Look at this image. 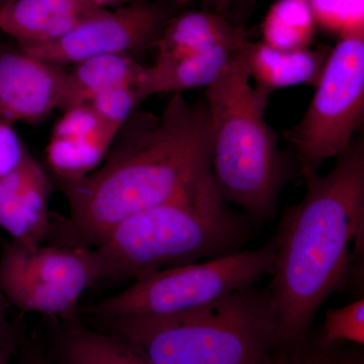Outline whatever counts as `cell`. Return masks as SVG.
Returning a JSON list of instances; mask_svg holds the SVG:
<instances>
[{
    "mask_svg": "<svg viewBox=\"0 0 364 364\" xmlns=\"http://www.w3.org/2000/svg\"><path fill=\"white\" fill-rule=\"evenodd\" d=\"M86 4L90 6H97L98 9H116L119 7L128 6V4H133V2L138 1V0H82Z\"/></svg>",
    "mask_w": 364,
    "mask_h": 364,
    "instance_id": "27",
    "label": "cell"
},
{
    "mask_svg": "<svg viewBox=\"0 0 364 364\" xmlns=\"http://www.w3.org/2000/svg\"><path fill=\"white\" fill-rule=\"evenodd\" d=\"M210 169L207 107L174 93L160 114L134 112L90 176L60 183L69 215L52 223L48 241L97 248L124 219L183 195Z\"/></svg>",
    "mask_w": 364,
    "mask_h": 364,
    "instance_id": "1",
    "label": "cell"
},
{
    "mask_svg": "<svg viewBox=\"0 0 364 364\" xmlns=\"http://www.w3.org/2000/svg\"><path fill=\"white\" fill-rule=\"evenodd\" d=\"M315 20L344 33L363 30V0H309Z\"/></svg>",
    "mask_w": 364,
    "mask_h": 364,
    "instance_id": "23",
    "label": "cell"
},
{
    "mask_svg": "<svg viewBox=\"0 0 364 364\" xmlns=\"http://www.w3.org/2000/svg\"><path fill=\"white\" fill-rule=\"evenodd\" d=\"M162 1L170 2V4H176V6H181V4H186L188 2L193 1V0H162Z\"/></svg>",
    "mask_w": 364,
    "mask_h": 364,
    "instance_id": "29",
    "label": "cell"
},
{
    "mask_svg": "<svg viewBox=\"0 0 364 364\" xmlns=\"http://www.w3.org/2000/svg\"><path fill=\"white\" fill-rule=\"evenodd\" d=\"M315 88L303 117L282 133L296 150L301 173L318 172L326 160L341 154L363 123V30L341 36Z\"/></svg>",
    "mask_w": 364,
    "mask_h": 364,
    "instance_id": "7",
    "label": "cell"
},
{
    "mask_svg": "<svg viewBox=\"0 0 364 364\" xmlns=\"http://www.w3.org/2000/svg\"><path fill=\"white\" fill-rule=\"evenodd\" d=\"M176 4L138 0L83 21L51 44L21 50L54 65H76L104 55L126 54L154 48Z\"/></svg>",
    "mask_w": 364,
    "mask_h": 364,
    "instance_id": "9",
    "label": "cell"
},
{
    "mask_svg": "<svg viewBox=\"0 0 364 364\" xmlns=\"http://www.w3.org/2000/svg\"><path fill=\"white\" fill-rule=\"evenodd\" d=\"M152 364H265L282 344L267 289H241L198 308L95 321Z\"/></svg>",
    "mask_w": 364,
    "mask_h": 364,
    "instance_id": "5",
    "label": "cell"
},
{
    "mask_svg": "<svg viewBox=\"0 0 364 364\" xmlns=\"http://www.w3.org/2000/svg\"><path fill=\"white\" fill-rule=\"evenodd\" d=\"M268 98L254 86L240 51L205 88L213 181L225 203L258 225L274 219L280 193L294 171L265 121Z\"/></svg>",
    "mask_w": 364,
    "mask_h": 364,
    "instance_id": "4",
    "label": "cell"
},
{
    "mask_svg": "<svg viewBox=\"0 0 364 364\" xmlns=\"http://www.w3.org/2000/svg\"><path fill=\"white\" fill-rule=\"evenodd\" d=\"M143 102L136 86L122 85L104 91L87 105L107 126L119 131Z\"/></svg>",
    "mask_w": 364,
    "mask_h": 364,
    "instance_id": "22",
    "label": "cell"
},
{
    "mask_svg": "<svg viewBox=\"0 0 364 364\" xmlns=\"http://www.w3.org/2000/svg\"><path fill=\"white\" fill-rule=\"evenodd\" d=\"M315 21L309 0H279L263 21V42L284 50L309 47Z\"/></svg>",
    "mask_w": 364,
    "mask_h": 364,
    "instance_id": "19",
    "label": "cell"
},
{
    "mask_svg": "<svg viewBox=\"0 0 364 364\" xmlns=\"http://www.w3.org/2000/svg\"><path fill=\"white\" fill-rule=\"evenodd\" d=\"M202 1L205 9H208L205 11L221 14L224 9L231 6L234 0H202Z\"/></svg>",
    "mask_w": 364,
    "mask_h": 364,
    "instance_id": "28",
    "label": "cell"
},
{
    "mask_svg": "<svg viewBox=\"0 0 364 364\" xmlns=\"http://www.w3.org/2000/svg\"><path fill=\"white\" fill-rule=\"evenodd\" d=\"M247 33L232 25L222 14L208 11H186L172 16L158 39V63L177 61L215 46L244 44Z\"/></svg>",
    "mask_w": 364,
    "mask_h": 364,
    "instance_id": "15",
    "label": "cell"
},
{
    "mask_svg": "<svg viewBox=\"0 0 364 364\" xmlns=\"http://www.w3.org/2000/svg\"><path fill=\"white\" fill-rule=\"evenodd\" d=\"M67 70L23 51L0 54V119L38 124L58 109Z\"/></svg>",
    "mask_w": 364,
    "mask_h": 364,
    "instance_id": "10",
    "label": "cell"
},
{
    "mask_svg": "<svg viewBox=\"0 0 364 364\" xmlns=\"http://www.w3.org/2000/svg\"><path fill=\"white\" fill-rule=\"evenodd\" d=\"M265 364H364L363 346H322L311 333L296 343H282Z\"/></svg>",
    "mask_w": 364,
    "mask_h": 364,
    "instance_id": "20",
    "label": "cell"
},
{
    "mask_svg": "<svg viewBox=\"0 0 364 364\" xmlns=\"http://www.w3.org/2000/svg\"><path fill=\"white\" fill-rule=\"evenodd\" d=\"M28 152L13 124L0 119V179L13 172Z\"/></svg>",
    "mask_w": 364,
    "mask_h": 364,
    "instance_id": "24",
    "label": "cell"
},
{
    "mask_svg": "<svg viewBox=\"0 0 364 364\" xmlns=\"http://www.w3.org/2000/svg\"><path fill=\"white\" fill-rule=\"evenodd\" d=\"M145 68L126 54L104 55L80 62L67 72L58 109L63 112L87 105L97 95L117 86L138 87Z\"/></svg>",
    "mask_w": 364,
    "mask_h": 364,
    "instance_id": "17",
    "label": "cell"
},
{
    "mask_svg": "<svg viewBox=\"0 0 364 364\" xmlns=\"http://www.w3.org/2000/svg\"><path fill=\"white\" fill-rule=\"evenodd\" d=\"M52 356L57 364H152L121 339L78 318L63 322L56 332Z\"/></svg>",
    "mask_w": 364,
    "mask_h": 364,
    "instance_id": "18",
    "label": "cell"
},
{
    "mask_svg": "<svg viewBox=\"0 0 364 364\" xmlns=\"http://www.w3.org/2000/svg\"><path fill=\"white\" fill-rule=\"evenodd\" d=\"M306 195L284 208L268 287L282 343L312 333L314 320L333 294L363 286L364 141L353 140L331 170L301 173Z\"/></svg>",
    "mask_w": 364,
    "mask_h": 364,
    "instance_id": "2",
    "label": "cell"
},
{
    "mask_svg": "<svg viewBox=\"0 0 364 364\" xmlns=\"http://www.w3.org/2000/svg\"><path fill=\"white\" fill-rule=\"evenodd\" d=\"M244 44L219 45L177 61L154 62L153 65L146 66L136 87L139 93L145 100L159 93L207 88L219 77Z\"/></svg>",
    "mask_w": 364,
    "mask_h": 364,
    "instance_id": "16",
    "label": "cell"
},
{
    "mask_svg": "<svg viewBox=\"0 0 364 364\" xmlns=\"http://www.w3.org/2000/svg\"><path fill=\"white\" fill-rule=\"evenodd\" d=\"M11 1V0H0V9H1L2 6H6L7 2Z\"/></svg>",
    "mask_w": 364,
    "mask_h": 364,
    "instance_id": "30",
    "label": "cell"
},
{
    "mask_svg": "<svg viewBox=\"0 0 364 364\" xmlns=\"http://www.w3.org/2000/svg\"><path fill=\"white\" fill-rule=\"evenodd\" d=\"M273 238L254 250L159 270L135 280L116 294L86 306L95 321L161 316L191 310L236 293L274 269Z\"/></svg>",
    "mask_w": 364,
    "mask_h": 364,
    "instance_id": "6",
    "label": "cell"
},
{
    "mask_svg": "<svg viewBox=\"0 0 364 364\" xmlns=\"http://www.w3.org/2000/svg\"><path fill=\"white\" fill-rule=\"evenodd\" d=\"M107 11L82 0H11L0 9V30L21 50L31 49L56 42Z\"/></svg>",
    "mask_w": 364,
    "mask_h": 364,
    "instance_id": "13",
    "label": "cell"
},
{
    "mask_svg": "<svg viewBox=\"0 0 364 364\" xmlns=\"http://www.w3.org/2000/svg\"><path fill=\"white\" fill-rule=\"evenodd\" d=\"M18 347L21 350L20 364H51V359L32 342L20 339Z\"/></svg>",
    "mask_w": 364,
    "mask_h": 364,
    "instance_id": "26",
    "label": "cell"
},
{
    "mask_svg": "<svg viewBox=\"0 0 364 364\" xmlns=\"http://www.w3.org/2000/svg\"><path fill=\"white\" fill-rule=\"evenodd\" d=\"M331 50L309 47L284 50L248 40L240 53L254 86L270 95L273 91L294 85L316 87Z\"/></svg>",
    "mask_w": 364,
    "mask_h": 364,
    "instance_id": "14",
    "label": "cell"
},
{
    "mask_svg": "<svg viewBox=\"0 0 364 364\" xmlns=\"http://www.w3.org/2000/svg\"><path fill=\"white\" fill-rule=\"evenodd\" d=\"M315 336L322 346L344 343L363 346V296L348 305L326 311L324 324Z\"/></svg>",
    "mask_w": 364,
    "mask_h": 364,
    "instance_id": "21",
    "label": "cell"
},
{
    "mask_svg": "<svg viewBox=\"0 0 364 364\" xmlns=\"http://www.w3.org/2000/svg\"><path fill=\"white\" fill-rule=\"evenodd\" d=\"M117 132L88 105L63 112L46 149L48 165L60 183L80 181L102 164Z\"/></svg>",
    "mask_w": 364,
    "mask_h": 364,
    "instance_id": "12",
    "label": "cell"
},
{
    "mask_svg": "<svg viewBox=\"0 0 364 364\" xmlns=\"http://www.w3.org/2000/svg\"><path fill=\"white\" fill-rule=\"evenodd\" d=\"M248 218L223 200L208 170L183 195L124 219L93 248L100 282L135 280L240 251Z\"/></svg>",
    "mask_w": 364,
    "mask_h": 364,
    "instance_id": "3",
    "label": "cell"
},
{
    "mask_svg": "<svg viewBox=\"0 0 364 364\" xmlns=\"http://www.w3.org/2000/svg\"><path fill=\"white\" fill-rule=\"evenodd\" d=\"M98 282L92 249L0 243V293L21 313L76 320L81 296Z\"/></svg>",
    "mask_w": 364,
    "mask_h": 364,
    "instance_id": "8",
    "label": "cell"
},
{
    "mask_svg": "<svg viewBox=\"0 0 364 364\" xmlns=\"http://www.w3.org/2000/svg\"><path fill=\"white\" fill-rule=\"evenodd\" d=\"M52 191L45 170L28 152L13 172L0 179V228L13 241L26 246L48 241Z\"/></svg>",
    "mask_w": 364,
    "mask_h": 364,
    "instance_id": "11",
    "label": "cell"
},
{
    "mask_svg": "<svg viewBox=\"0 0 364 364\" xmlns=\"http://www.w3.org/2000/svg\"><path fill=\"white\" fill-rule=\"evenodd\" d=\"M7 306L9 303L0 293V364H11V353L20 341V339H14L13 329L7 318Z\"/></svg>",
    "mask_w": 364,
    "mask_h": 364,
    "instance_id": "25",
    "label": "cell"
}]
</instances>
